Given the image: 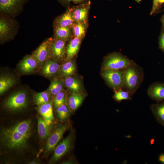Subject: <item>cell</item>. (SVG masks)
Instances as JSON below:
<instances>
[{
    "label": "cell",
    "instance_id": "obj_25",
    "mask_svg": "<svg viewBox=\"0 0 164 164\" xmlns=\"http://www.w3.org/2000/svg\"><path fill=\"white\" fill-rule=\"evenodd\" d=\"M13 128L25 135L30 136L31 122L29 120L20 122L12 127Z\"/></svg>",
    "mask_w": 164,
    "mask_h": 164
},
{
    "label": "cell",
    "instance_id": "obj_23",
    "mask_svg": "<svg viewBox=\"0 0 164 164\" xmlns=\"http://www.w3.org/2000/svg\"><path fill=\"white\" fill-rule=\"evenodd\" d=\"M73 59L67 60L60 67L61 75L62 76L66 77L71 76L75 73L76 67Z\"/></svg>",
    "mask_w": 164,
    "mask_h": 164
},
{
    "label": "cell",
    "instance_id": "obj_5",
    "mask_svg": "<svg viewBox=\"0 0 164 164\" xmlns=\"http://www.w3.org/2000/svg\"><path fill=\"white\" fill-rule=\"evenodd\" d=\"M28 104L26 93L20 91L15 92L10 96L5 102V107L11 111H18L25 108Z\"/></svg>",
    "mask_w": 164,
    "mask_h": 164
},
{
    "label": "cell",
    "instance_id": "obj_24",
    "mask_svg": "<svg viewBox=\"0 0 164 164\" xmlns=\"http://www.w3.org/2000/svg\"><path fill=\"white\" fill-rule=\"evenodd\" d=\"M88 23L75 22L72 29L73 36L83 39L85 37Z\"/></svg>",
    "mask_w": 164,
    "mask_h": 164
},
{
    "label": "cell",
    "instance_id": "obj_21",
    "mask_svg": "<svg viewBox=\"0 0 164 164\" xmlns=\"http://www.w3.org/2000/svg\"><path fill=\"white\" fill-rule=\"evenodd\" d=\"M84 98V95L80 93L72 92L67 98L69 107L72 110H75L81 104Z\"/></svg>",
    "mask_w": 164,
    "mask_h": 164
},
{
    "label": "cell",
    "instance_id": "obj_1",
    "mask_svg": "<svg viewBox=\"0 0 164 164\" xmlns=\"http://www.w3.org/2000/svg\"><path fill=\"white\" fill-rule=\"evenodd\" d=\"M144 76L143 68L134 62L124 70V89L133 95L142 84Z\"/></svg>",
    "mask_w": 164,
    "mask_h": 164
},
{
    "label": "cell",
    "instance_id": "obj_35",
    "mask_svg": "<svg viewBox=\"0 0 164 164\" xmlns=\"http://www.w3.org/2000/svg\"><path fill=\"white\" fill-rule=\"evenodd\" d=\"M159 45L160 49L164 52V30H161L159 38Z\"/></svg>",
    "mask_w": 164,
    "mask_h": 164
},
{
    "label": "cell",
    "instance_id": "obj_6",
    "mask_svg": "<svg viewBox=\"0 0 164 164\" xmlns=\"http://www.w3.org/2000/svg\"><path fill=\"white\" fill-rule=\"evenodd\" d=\"M68 128V125L65 124L59 125L56 127L46 142L44 150L46 153H49L55 149Z\"/></svg>",
    "mask_w": 164,
    "mask_h": 164
},
{
    "label": "cell",
    "instance_id": "obj_37",
    "mask_svg": "<svg viewBox=\"0 0 164 164\" xmlns=\"http://www.w3.org/2000/svg\"><path fill=\"white\" fill-rule=\"evenodd\" d=\"M161 22L162 24V30H164V15H162L160 19Z\"/></svg>",
    "mask_w": 164,
    "mask_h": 164
},
{
    "label": "cell",
    "instance_id": "obj_31",
    "mask_svg": "<svg viewBox=\"0 0 164 164\" xmlns=\"http://www.w3.org/2000/svg\"><path fill=\"white\" fill-rule=\"evenodd\" d=\"M56 109L57 116L59 119L63 120L68 117L69 111L66 103L60 106Z\"/></svg>",
    "mask_w": 164,
    "mask_h": 164
},
{
    "label": "cell",
    "instance_id": "obj_7",
    "mask_svg": "<svg viewBox=\"0 0 164 164\" xmlns=\"http://www.w3.org/2000/svg\"><path fill=\"white\" fill-rule=\"evenodd\" d=\"M67 41L53 38L50 46L51 58L57 61H62L66 58V47Z\"/></svg>",
    "mask_w": 164,
    "mask_h": 164
},
{
    "label": "cell",
    "instance_id": "obj_18",
    "mask_svg": "<svg viewBox=\"0 0 164 164\" xmlns=\"http://www.w3.org/2000/svg\"><path fill=\"white\" fill-rule=\"evenodd\" d=\"M12 26L6 18H1L0 20V38L2 41L8 40L12 35Z\"/></svg>",
    "mask_w": 164,
    "mask_h": 164
},
{
    "label": "cell",
    "instance_id": "obj_39",
    "mask_svg": "<svg viewBox=\"0 0 164 164\" xmlns=\"http://www.w3.org/2000/svg\"><path fill=\"white\" fill-rule=\"evenodd\" d=\"M163 11H164V7L161 10L160 12Z\"/></svg>",
    "mask_w": 164,
    "mask_h": 164
},
{
    "label": "cell",
    "instance_id": "obj_3",
    "mask_svg": "<svg viewBox=\"0 0 164 164\" xmlns=\"http://www.w3.org/2000/svg\"><path fill=\"white\" fill-rule=\"evenodd\" d=\"M134 62L121 53L114 52L108 54L104 57L102 70H124Z\"/></svg>",
    "mask_w": 164,
    "mask_h": 164
},
{
    "label": "cell",
    "instance_id": "obj_28",
    "mask_svg": "<svg viewBox=\"0 0 164 164\" xmlns=\"http://www.w3.org/2000/svg\"><path fill=\"white\" fill-rule=\"evenodd\" d=\"M63 82L59 79H55L52 80L48 89V92L52 95L55 96L63 90Z\"/></svg>",
    "mask_w": 164,
    "mask_h": 164
},
{
    "label": "cell",
    "instance_id": "obj_16",
    "mask_svg": "<svg viewBox=\"0 0 164 164\" xmlns=\"http://www.w3.org/2000/svg\"><path fill=\"white\" fill-rule=\"evenodd\" d=\"M58 61L53 59L46 61L41 69L42 73L48 77H51L56 74L60 69Z\"/></svg>",
    "mask_w": 164,
    "mask_h": 164
},
{
    "label": "cell",
    "instance_id": "obj_10",
    "mask_svg": "<svg viewBox=\"0 0 164 164\" xmlns=\"http://www.w3.org/2000/svg\"><path fill=\"white\" fill-rule=\"evenodd\" d=\"M73 135L69 134L54 149V153L50 160V163H53L58 161L69 149L71 144Z\"/></svg>",
    "mask_w": 164,
    "mask_h": 164
},
{
    "label": "cell",
    "instance_id": "obj_38",
    "mask_svg": "<svg viewBox=\"0 0 164 164\" xmlns=\"http://www.w3.org/2000/svg\"><path fill=\"white\" fill-rule=\"evenodd\" d=\"M30 164H36V162L33 161L31 162Z\"/></svg>",
    "mask_w": 164,
    "mask_h": 164
},
{
    "label": "cell",
    "instance_id": "obj_29",
    "mask_svg": "<svg viewBox=\"0 0 164 164\" xmlns=\"http://www.w3.org/2000/svg\"><path fill=\"white\" fill-rule=\"evenodd\" d=\"M49 100L50 94L48 92L36 93L34 95V101L38 106L48 102L50 101Z\"/></svg>",
    "mask_w": 164,
    "mask_h": 164
},
{
    "label": "cell",
    "instance_id": "obj_27",
    "mask_svg": "<svg viewBox=\"0 0 164 164\" xmlns=\"http://www.w3.org/2000/svg\"><path fill=\"white\" fill-rule=\"evenodd\" d=\"M15 83V79L8 76H3L0 78V94L1 95L5 92L12 87Z\"/></svg>",
    "mask_w": 164,
    "mask_h": 164
},
{
    "label": "cell",
    "instance_id": "obj_19",
    "mask_svg": "<svg viewBox=\"0 0 164 164\" xmlns=\"http://www.w3.org/2000/svg\"><path fill=\"white\" fill-rule=\"evenodd\" d=\"M150 108L156 120L164 126V101L152 104Z\"/></svg>",
    "mask_w": 164,
    "mask_h": 164
},
{
    "label": "cell",
    "instance_id": "obj_4",
    "mask_svg": "<svg viewBox=\"0 0 164 164\" xmlns=\"http://www.w3.org/2000/svg\"><path fill=\"white\" fill-rule=\"evenodd\" d=\"M124 70L103 69L102 70V77L108 85L114 91L124 89Z\"/></svg>",
    "mask_w": 164,
    "mask_h": 164
},
{
    "label": "cell",
    "instance_id": "obj_40",
    "mask_svg": "<svg viewBox=\"0 0 164 164\" xmlns=\"http://www.w3.org/2000/svg\"><path fill=\"white\" fill-rule=\"evenodd\" d=\"M109 0V1H111V0Z\"/></svg>",
    "mask_w": 164,
    "mask_h": 164
},
{
    "label": "cell",
    "instance_id": "obj_30",
    "mask_svg": "<svg viewBox=\"0 0 164 164\" xmlns=\"http://www.w3.org/2000/svg\"><path fill=\"white\" fill-rule=\"evenodd\" d=\"M113 97L117 101L120 102L123 100H131L132 96L128 91L124 89H120L114 91Z\"/></svg>",
    "mask_w": 164,
    "mask_h": 164
},
{
    "label": "cell",
    "instance_id": "obj_36",
    "mask_svg": "<svg viewBox=\"0 0 164 164\" xmlns=\"http://www.w3.org/2000/svg\"><path fill=\"white\" fill-rule=\"evenodd\" d=\"M158 160L161 163L164 164V153H162L159 155Z\"/></svg>",
    "mask_w": 164,
    "mask_h": 164
},
{
    "label": "cell",
    "instance_id": "obj_13",
    "mask_svg": "<svg viewBox=\"0 0 164 164\" xmlns=\"http://www.w3.org/2000/svg\"><path fill=\"white\" fill-rule=\"evenodd\" d=\"M147 93L149 97L157 102L164 101V82L152 83L149 87Z\"/></svg>",
    "mask_w": 164,
    "mask_h": 164
},
{
    "label": "cell",
    "instance_id": "obj_22",
    "mask_svg": "<svg viewBox=\"0 0 164 164\" xmlns=\"http://www.w3.org/2000/svg\"><path fill=\"white\" fill-rule=\"evenodd\" d=\"M54 38L64 40L67 41L73 37L72 28L59 27L54 29Z\"/></svg>",
    "mask_w": 164,
    "mask_h": 164
},
{
    "label": "cell",
    "instance_id": "obj_17",
    "mask_svg": "<svg viewBox=\"0 0 164 164\" xmlns=\"http://www.w3.org/2000/svg\"><path fill=\"white\" fill-rule=\"evenodd\" d=\"M38 63V62L32 55L27 56L19 63V68L23 73H30L36 68Z\"/></svg>",
    "mask_w": 164,
    "mask_h": 164
},
{
    "label": "cell",
    "instance_id": "obj_32",
    "mask_svg": "<svg viewBox=\"0 0 164 164\" xmlns=\"http://www.w3.org/2000/svg\"><path fill=\"white\" fill-rule=\"evenodd\" d=\"M66 96L63 90L57 94L55 96L53 100L54 107L56 108L66 103Z\"/></svg>",
    "mask_w": 164,
    "mask_h": 164
},
{
    "label": "cell",
    "instance_id": "obj_2",
    "mask_svg": "<svg viewBox=\"0 0 164 164\" xmlns=\"http://www.w3.org/2000/svg\"><path fill=\"white\" fill-rule=\"evenodd\" d=\"M1 137V141L6 148L19 150L26 147L30 136L20 133L11 127L3 129Z\"/></svg>",
    "mask_w": 164,
    "mask_h": 164
},
{
    "label": "cell",
    "instance_id": "obj_33",
    "mask_svg": "<svg viewBox=\"0 0 164 164\" xmlns=\"http://www.w3.org/2000/svg\"><path fill=\"white\" fill-rule=\"evenodd\" d=\"M164 7V0H153L150 15L160 12L162 9Z\"/></svg>",
    "mask_w": 164,
    "mask_h": 164
},
{
    "label": "cell",
    "instance_id": "obj_12",
    "mask_svg": "<svg viewBox=\"0 0 164 164\" xmlns=\"http://www.w3.org/2000/svg\"><path fill=\"white\" fill-rule=\"evenodd\" d=\"M26 0H0V11L3 13L12 14L19 10Z\"/></svg>",
    "mask_w": 164,
    "mask_h": 164
},
{
    "label": "cell",
    "instance_id": "obj_26",
    "mask_svg": "<svg viewBox=\"0 0 164 164\" xmlns=\"http://www.w3.org/2000/svg\"><path fill=\"white\" fill-rule=\"evenodd\" d=\"M50 128L43 118L39 116L38 120V131L41 139H44L49 136Z\"/></svg>",
    "mask_w": 164,
    "mask_h": 164
},
{
    "label": "cell",
    "instance_id": "obj_8",
    "mask_svg": "<svg viewBox=\"0 0 164 164\" xmlns=\"http://www.w3.org/2000/svg\"><path fill=\"white\" fill-rule=\"evenodd\" d=\"M91 1L72 7L73 17L75 22L88 23V15Z\"/></svg>",
    "mask_w": 164,
    "mask_h": 164
},
{
    "label": "cell",
    "instance_id": "obj_20",
    "mask_svg": "<svg viewBox=\"0 0 164 164\" xmlns=\"http://www.w3.org/2000/svg\"><path fill=\"white\" fill-rule=\"evenodd\" d=\"M64 83L66 87L72 92L80 93L82 89L81 81L72 76L66 77Z\"/></svg>",
    "mask_w": 164,
    "mask_h": 164
},
{
    "label": "cell",
    "instance_id": "obj_15",
    "mask_svg": "<svg viewBox=\"0 0 164 164\" xmlns=\"http://www.w3.org/2000/svg\"><path fill=\"white\" fill-rule=\"evenodd\" d=\"M37 109L50 128L54 119L52 102L49 101L45 104L38 106Z\"/></svg>",
    "mask_w": 164,
    "mask_h": 164
},
{
    "label": "cell",
    "instance_id": "obj_14",
    "mask_svg": "<svg viewBox=\"0 0 164 164\" xmlns=\"http://www.w3.org/2000/svg\"><path fill=\"white\" fill-rule=\"evenodd\" d=\"M83 39L72 37L67 41L66 47V60L73 59L77 53Z\"/></svg>",
    "mask_w": 164,
    "mask_h": 164
},
{
    "label": "cell",
    "instance_id": "obj_34",
    "mask_svg": "<svg viewBox=\"0 0 164 164\" xmlns=\"http://www.w3.org/2000/svg\"><path fill=\"white\" fill-rule=\"evenodd\" d=\"M57 1L62 5L67 8L70 6L71 2H73L75 4H79L87 3L91 0H57Z\"/></svg>",
    "mask_w": 164,
    "mask_h": 164
},
{
    "label": "cell",
    "instance_id": "obj_11",
    "mask_svg": "<svg viewBox=\"0 0 164 164\" xmlns=\"http://www.w3.org/2000/svg\"><path fill=\"white\" fill-rule=\"evenodd\" d=\"M75 22L73 17L72 7L70 6L63 13L55 19L53 25V29L59 27L72 28Z\"/></svg>",
    "mask_w": 164,
    "mask_h": 164
},
{
    "label": "cell",
    "instance_id": "obj_9",
    "mask_svg": "<svg viewBox=\"0 0 164 164\" xmlns=\"http://www.w3.org/2000/svg\"><path fill=\"white\" fill-rule=\"evenodd\" d=\"M52 38L44 41L33 52L32 56L38 63H42L51 58L50 46Z\"/></svg>",
    "mask_w": 164,
    "mask_h": 164
}]
</instances>
